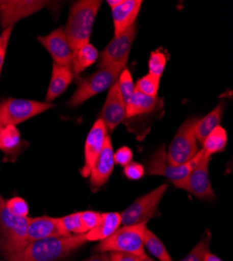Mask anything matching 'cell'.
I'll use <instances>...</instances> for the list:
<instances>
[{"label": "cell", "mask_w": 233, "mask_h": 261, "mask_svg": "<svg viewBox=\"0 0 233 261\" xmlns=\"http://www.w3.org/2000/svg\"><path fill=\"white\" fill-rule=\"evenodd\" d=\"M108 255L110 261H139L140 257L142 256L121 252H109Z\"/></svg>", "instance_id": "37"}, {"label": "cell", "mask_w": 233, "mask_h": 261, "mask_svg": "<svg viewBox=\"0 0 233 261\" xmlns=\"http://www.w3.org/2000/svg\"><path fill=\"white\" fill-rule=\"evenodd\" d=\"M12 31H13V27L7 28L5 29L3 34L0 35V75H2V72H3V67H4V63H5Z\"/></svg>", "instance_id": "35"}, {"label": "cell", "mask_w": 233, "mask_h": 261, "mask_svg": "<svg viewBox=\"0 0 233 261\" xmlns=\"http://www.w3.org/2000/svg\"><path fill=\"white\" fill-rule=\"evenodd\" d=\"M144 249L149 251L159 261H173L171 255L167 252L165 246L160 241L159 237L155 235L151 230L145 229L143 234Z\"/></svg>", "instance_id": "26"}, {"label": "cell", "mask_w": 233, "mask_h": 261, "mask_svg": "<svg viewBox=\"0 0 233 261\" xmlns=\"http://www.w3.org/2000/svg\"><path fill=\"white\" fill-rule=\"evenodd\" d=\"M117 85H118L119 91L122 95V98L124 100V103H126L135 92V85L133 82V77L130 71L126 68H124L120 72L117 80Z\"/></svg>", "instance_id": "29"}, {"label": "cell", "mask_w": 233, "mask_h": 261, "mask_svg": "<svg viewBox=\"0 0 233 261\" xmlns=\"http://www.w3.org/2000/svg\"><path fill=\"white\" fill-rule=\"evenodd\" d=\"M23 142L21 140V135L18 128L14 125L4 127L2 137H0V149L8 156L17 154L19 148L22 146Z\"/></svg>", "instance_id": "24"}, {"label": "cell", "mask_w": 233, "mask_h": 261, "mask_svg": "<svg viewBox=\"0 0 233 261\" xmlns=\"http://www.w3.org/2000/svg\"><path fill=\"white\" fill-rule=\"evenodd\" d=\"M39 42L51 56L55 64L71 68L73 50L67 40L64 29L59 28L44 37H38Z\"/></svg>", "instance_id": "12"}, {"label": "cell", "mask_w": 233, "mask_h": 261, "mask_svg": "<svg viewBox=\"0 0 233 261\" xmlns=\"http://www.w3.org/2000/svg\"><path fill=\"white\" fill-rule=\"evenodd\" d=\"M46 2H0V21L5 29L13 27L19 19L41 10Z\"/></svg>", "instance_id": "17"}, {"label": "cell", "mask_w": 233, "mask_h": 261, "mask_svg": "<svg viewBox=\"0 0 233 261\" xmlns=\"http://www.w3.org/2000/svg\"><path fill=\"white\" fill-rule=\"evenodd\" d=\"M100 6L99 0H83L71 6L64 32L73 51L89 43Z\"/></svg>", "instance_id": "2"}, {"label": "cell", "mask_w": 233, "mask_h": 261, "mask_svg": "<svg viewBox=\"0 0 233 261\" xmlns=\"http://www.w3.org/2000/svg\"><path fill=\"white\" fill-rule=\"evenodd\" d=\"M203 150V149H202ZM209 155L205 154L203 150V155L197 165L190 170L188 175L179 181L173 182L177 188L188 191L194 194L200 200H213L216 198V193L211 186L208 166L210 162Z\"/></svg>", "instance_id": "10"}, {"label": "cell", "mask_w": 233, "mask_h": 261, "mask_svg": "<svg viewBox=\"0 0 233 261\" xmlns=\"http://www.w3.org/2000/svg\"><path fill=\"white\" fill-rule=\"evenodd\" d=\"M62 225L61 219L50 216H40L30 219L28 227V243L31 244L41 239L70 236Z\"/></svg>", "instance_id": "14"}, {"label": "cell", "mask_w": 233, "mask_h": 261, "mask_svg": "<svg viewBox=\"0 0 233 261\" xmlns=\"http://www.w3.org/2000/svg\"><path fill=\"white\" fill-rule=\"evenodd\" d=\"M141 6V0H123L121 5L112 9L114 36L123 33L135 24Z\"/></svg>", "instance_id": "18"}, {"label": "cell", "mask_w": 233, "mask_h": 261, "mask_svg": "<svg viewBox=\"0 0 233 261\" xmlns=\"http://www.w3.org/2000/svg\"><path fill=\"white\" fill-rule=\"evenodd\" d=\"M114 164V149L112 141L111 138L107 136L105 139L103 147L89 176L92 190H96L107 183L113 172Z\"/></svg>", "instance_id": "16"}, {"label": "cell", "mask_w": 233, "mask_h": 261, "mask_svg": "<svg viewBox=\"0 0 233 261\" xmlns=\"http://www.w3.org/2000/svg\"><path fill=\"white\" fill-rule=\"evenodd\" d=\"M203 155L200 149L198 154L189 162L182 165H173L167 159L166 149L164 145L158 147L146 163V173L149 176H161L173 182L184 179L199 162Z\"/></svg>", "instance_id": "8"}, {"label": "cell", "mask_w": 233, "mask_h": 261, "mask_svg": "<svg viewBox=\"0 0 233 261\" xmlns=\"http://www.w3.org/2000/svg\"><path fill=\"white\" fill-rule=\"evenodd\" d=\"M211 241V233L206 231L202 236L201 241L196 245V247L190 251L186 256H184L179 261H203L206 253L209 252V244Z\"/></svg>", "instance_id": "27"}, {"label": "cell", "mask_w": 233, "mask_h": 261, "mask_svg": "<svg viewBox=\"0 0 233 261\" xmlns=\"http://www.w3.org/2000/svg\"><path fill=\"white\" fill-rule=\"evenodd\" d=\"M8 209L16 216L19 217H29V205L28 203L19 197L12 198L9 201H6Z\"/></svg>", "instance_id": "32"}, {"label": "cell", "mask_w": 233, "mask_h": 261, "mask_svg": "<svg viewBox=\"0 0 233 261\" xmlns=\"http://www.w3.org/2000/svg\"><path fill=\"white\" fill-rule=\"evenodd\" d=\"M84 261H110V259H109V255H108V253L100 252V253L94 254L93 256L89 257L88 259L84 260Z\"/></svg>", "instance_id": "38"}, {"label": "cell", "mask_w": 233, "mask_h": 261, "mask_svg": "<svg viewBox=\"0 0 233 261\" xmlns=\"http://www.w3.org/2000/svg\"><path fill=\"white\" fill-rule=\"evenodd\" d=\"M97 49L90 43L73 51L71 61V70L73 75H77L85 69L90 67L98 59Z\"/></svg>", "instance_id": "23"}, {"label": "cell", "mask_w": 233, "mask_h": 261, "mask_svg": "<svg viewBox=\"0 0 233 261\" xmlns=\"http://www.w3.org/2000/svg\"><path fill=\"white\" fill-rule=\"evenodd\" d=\"M61 222L64 229L71 235L85 234L84 227L81 221V212H74L64 217H61Z\"/></svg>", "instance_id": "30"}, {"label": "cell", "mask_w": 233, "mask_h": 261, "mask_svg": "<svg viewBox=\"0 0 233 261\" xmlns=\"http://www.w3.org/2000/svg\"><path fill=\"white\" fill-rule=\"evenodd\" d=\"M159 84H160V77L149 73L140 77L137 81L135 85V89L146 95L157 96V93L159 90Z\"/></svg>", "instance_id": "28"}, {"label": "cell", "mask_w": 233, "mask_h": 261, "mask_svg": "<svg viewBox=\"0 0 233 261\" xmlns=\"http://www.w3.org/2000/svg\"><path fill=\"white\" fill-rule=\"evenodd\" d=\"M121 225V215L118 212L101 213L99 224L86 233L87 242H101L111 236Z\"/></svg>", "instance_id": "20"}, {"label": "cell", "mask_w": 233, "mask_h": 261, "mask_svg": "<svg viewBox=\"0 0 233 261\" xmlns=\"http://www.w3.org/2000/svg\"><path fill=\"white\" fill-rule=\"evenodd\" d=\"M166 189L167 185L163 184L136 200L132 205L120 213L121 225L133 226L147 223V221L157 214L159 204L166 192Z\"/></svg>", "instance_id": "9"}, {"label": "cell", "mask_w": 233, "mask_h": 261, "mask_svg": "<svg viewBox=\"0 0 233 261\" xmlns=\"http://www.w3.org/2000/svg\"><path fill=\"white\" fill-rule=\"evenodd\" d=\"M224 111H225V103L221 102L209 114H207L202 119L198 120L195 128L196 138L198 142L203 143L205 138L213 132L216 127L220 125L221 120L223 118Z\"/></svg>", "instance_id": "22"}, {"label": "cell", "mask_w": 233, "mask_h": 261, "mask_svg": "<svg viewBox=\"0 0 233 261\" xmlns=\"http://www.w3.org/2000/svg\"><path fill=\"white\" fill-rule=\"evenodd\" d=\"M73 76L74 75L70 67L60 66V65L54 63L51 80L46 94V101L50 102L55 100L58 96L64 92L67 89V87L71 84Z\"/></svg>", "instance_id": "21"}, {"label": "cell", "mask_w": 233, "mask_h": 261, "mask_svg": "<svg viewBox=\"0 0 233 261\" xmlns=\"http://www.w3.org/2000/svg\"><path fill=\"white\" fill-rule=\"evenodd\" d=\"M136 36V25L129 28L123 33L114 36L101 54L98 56V68L115 66L126 67L132 44Z\"/></svg>", "instance_id": "11"}, {"label": "cell", "mask_w": 233, "mask_h": 261, "mask_svg": "<svg viewBox=\"0 0 233 261\" xmlns=\"http://www.w3.org/2000/svg\"><path fill=\"white\" fill-rule=\"evenodd\" d=\"M166 61H167V58L162 51L160 50L153 51L149 60V73L156 75L158 77H161L165 69Z\"/></svg>", "instance_id": "31"}, {"label": "cell", "mask_w": 233, "mask_h": 261, "mask_svg": "<svg viewBox=\"0 0 233 261\" xmlns=\"http://www.w3.org/2000/svg\"><path fill=\"white\" fill-rule=\"evenodd\" d=\"M122 2H123V0H108L107 4L109 5V7H110L111 10H112V9L118 7L119 5H121Z\"/></svg>", "instance_id": "40"}, {"label": "cell", "mask_w": 233, "mask_h": 261, "mask_svg": "<svg viewBox=\"0 0 233 261\" xmlns=\"http://www.w3.org/2000/svg\"><path fill=\"white\" fill-rule=\"evenodd\" d=\"M146 229V223L123 226L117 229L111 236L101 241L93 251L96 253L121 252L141 256L144 253L143 234Z\"/></svg>", "instance_id": "4"}, {"label": "cell", "mask_w": 233, "mask_h": 261, "mask_svg": "<svg viewBox=\"0 0 233 261\" xmlns=\"http://www.w3.org/2000/svg\"><path fill=\"white\" fill-rule=\"evenodd\" d=\"M162 99L158 96L143 94L135 89L134 94L125 103V117L131 118L155 111L162 103Z\"/></svg>", "instance_id": "19"}, {"label": "cell", "mask_w": 233, "mask_h": 261, "mask_svg": "<svg viewBox=\"0 0 233 261\" xmlns=\"http://www.w3.org/2000/svg\"><path fill=\"white\" fill-rule=\"evenodd\" d=\"M123 173L130 180H139L145 175V168L139 163L131 162L130 164L124 166Z\"/></svg>", "instance_id": "34"}, {"label": "cell", "mask_w": 233, "mask_h": 261, "mask_svg": "<svg viewBox=\"0 0 233 261\" xmlns=\"http://www.w3.org/2000/svg\"><path fill=\"white\" fill-rule=\"evenodd\" d=\"M3 129H4V127L0 125V137H2V133H3Z\"/></svg>", "instance_id": "42"}, {"label": "cell", "mask_w": 233, "mask_h": 261, "mask_svg": "<svg viewBox=\"0 0 233 261\" xmlns=\"http://www.w3.org/2000/svg\"><path fill=\"white\" fill-rule=\"evenodd\" d=\"M124 69L121 66L101 68L94 73L79 81L77 88L68 101L70 107H77L89 98L110 89L117 82L120 72Z\"/></svg>", "instance_id": "5"}, {"label": "cell", "mask_w": 233, "mask_h": 261, "mask_svg": "<svg viewBox=\"0 0 233 261\" xmlns=\"http://www.w3.org/2000/svg\"><path fill=\"white\" fill-rule=\"evenodd\" d=\"M100 116V119L109 132H113L125 118V103L119 91L117 82L109 90Z\"/></svg>", "instance_id": "15"}, {"label": "cell", "mask_w": 233, "mask_h": 261, "mask_svg": "<svg viewBox=\"0 0 233 261\" xmlns=\"http://www.w3.org/2000/svg\"><path fill=\"white\" fill-rule=\"evenodd\" d=\"M101 213L96 211H82L81 212V221L84 227L85 232H89L94 229L100 222Z\"/></svg>", "instance_id": "33"}, {"label": "cell", "mask_w": 233, "mask_h": 261, "mask_svg": "<svg viewBox=\"0 0 233 261\" xmlns=\"http://www.w3.org/2000/svg\"><path fill=\"white\" fill-rule=\"evenodd\" d=\"M86 243V233L41 239L29 244L22 252L8 258L9 261H58Z\"/></svg>", "instance_id": "1"}, {"label": "cell", "mask_w": 233, "mask_h": 261, "mask_svg": "<svg viewBox=\"0 0 233 261\" xmlns=\"http://www.w3.org/2000/svg\"><path fill=\"white\" fill-rule=\"evenodd\" d=\"M227 132L225 128L219 125L205 138L202 143V149L204 150L205 154L211 156L216 153H219V151L224 150L227 145Z\"/></svg>", "instance_id": "25"}, {"label": "cell", "mask_w": 233, "mask_h": 261, "mask_svg": "<svg viewBox=\"0 0 233 261\" xmlns=\"http://www.w3.org/2000/svg\"><path fill=\"white\" fill-rule=\"evenodd\" d=\"M203 261H223V260H222L220 257H218L217 255L208 252V253H206V255L204 256Z\"/></svg>", "instance_id": "39"}, {"label": "cell", "mask_w": 233, "mask_h": 261, "mask_svg": "<svg viewBox=\"0 0 233 261\" xmlns=\"http://www.w3.org/2000/svg\"><path fill=\"white\" fill-rule=\"evenodd\" d=\"M31 217L14 215L0 195V245L7 257L22 252L28 243V227Z\"/></svg>", "instance_id": "3"}, {"label": "cell", "mask_w": 233, "mask_h": 261, "mask_svg": "<svg viewBox=\"0 0 233 261\" xmlns=\"http://www.w3.org/2000/svg\"><path fill=\"white\" fill-rule=\"evenodd\" d=\"M107 132L108 130L100 118L97 119L91 127L84 148V166L81 169L84 178H89L90 172L103 147L105 139L108 136Z\"/></svg>", "instance_id": "13"}, {"label": "cell", "mask_w": 233, "mask_h": 261, "mask_svg": "<svg viewBox=\"0 0 233 261\" xmlns=\"http://www.w3.org/2000/svg\"><path fill=\"white\" fill-rule=\"evenodd\" d=\"M139 261H156V260L152 259L151 257H149L146 254H143V255L140 257V260H139Z\"/></svg>", "instance_id": "41"}, {"label": "cell", "mask_w": 233, "mask_h": 261, "mask_svg": "<svg viewBox=\"0 0 233 261\" xmlns=\"http://www.w3.org/2000/svg\"><path fill=\"white\" fill-rule=\"evenodd\" d=\"M114 162L123 167L130 164L131 162H133L132 150L126 146L118 148L116 151H114Z\"/></svg>", "instance_id": "36"}, {"label": "cell", "mask_w": 233, "mask_h": 261, "mask_svg": "<svg viewBox=\"0 0 233 261\" xmlns=\"http://www.w3.org/2000/svg\"><path fill=\"white\" fill-rule=\"evenodd\" d=\"M198 117L188 118L179 127L166 151L167 159L173 165H182L192 160L199 151L195 128Z\"/></svg>", "instance_id": "6"}, {"label": "cell", "mask_w": 233, "mask_h": 261, "mask_svg": "<svg viewBox=\"0 0 233 261\" xmlns=\"http://www.w3.org/2000/svg\"><path fill=\"white\" fill-rule=\"evenodd\" d=\"M54 107L49 102L30 99L8 98L0 102V125L3 127L23 122L36 115L43 113Z\"/></svg>", "instance_id": "7"}]
</instances>
